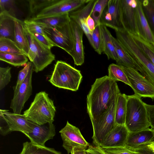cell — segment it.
<instances>
[{
  "mask_svg": "<svg viewBox=\"0 0 154 154\" xmlns=\"http://www.w3.org/2000/svg\"><path fill=\"white\" fill-rule=\"evenodd\" d=\"M133 149L136 154H154V152L147 146V144Z\"/></svg>",
  "mask_w": 154,
  "mask_h": 154,
  "instance_id": "7bdbcfd3",
  "label": "cell"
},
{
  "mask_svg": "<svg viewBox=\"0 0 154 154\" xmlns=\"http://www.w3.org/2000/svg\"><path fill=\"white\" fill-rule=\"evenodd\" d=\"M90 44L99 54L103 52V42L100 25L95 26L91 35L86 36Z\"/></svg>",
  "mask_w": 154,
  "mask_h": 154,
  "instance_id": "f546056e",
  "label": "cell"
},
{
  "mask_svg": "<svg viewBox=\"0 0 154 154\" xmlns=\"http://www.w3.org/2000/svg\"><path fill=\"white\" fill-rule=\"evenodd\" d=\"M24 28L29 44L28 57L33 65L34 71L37 73L51 64L55 60V56L51 49L39 42L25 26Z\"/></svg>",
  "mask_w": 154,
  "mask_h": 154,
  "instance_id": "5b68a950",
  "label": "cell"
},
{
  "mask_svg": "<svg viewBox=\"0 0 154 154\" xmlns=\"http://www.w3.org/2000/svg\"><path fill=\"white\" fill-rule=\"evenodd\" d=\"M116 100L100 116L91 121L93 131L92 139L94 146L100 147L108 134L116 125L115 109Z\"/></svg>",
  "mask_w": 154,
  "mask_h": 154,
  "instance_id": "8992f818",
  "label": "cell"
},
{
  "mask_svg": "<svg viewBox=\"0 0 154 154\" xmlns=\"http://www.w3.org/2000/svg\"><path fill=\"white\" fill-rule=\"evenodd\" d=\"M137 0H119L121 28L133 34H139L136 13Z\"/></svg>",
  "mask_w": 154,
  "mask_h": 154,
  "instance_id": "30bf717a",
  "label": "cell"
},
{
  "mask_svg": "<svg viewBox=\"0 0 154 154\" xmlns=\"http://www.w3.org/2000/svg\"><path fill=\"white\" fill-rule=\"evenodd\" d=\"M14 41L28 57L29 44L25 32L24 22L16 18L15 20Z\"/></svg>",
  "mask_w": 154,
  "mask_h": 154,
  "instance_id": "603a6c76",
  "label": "cell"
},
{
  "mask_svg": "<svg viewBox=\"0 0 154 154\" xmlns=\"http://www.w3.org/2000/svg\"><path fill=\"white\" fill-rule=\"evenodd\" d=\"M134 94L126 96L125 125L129 132L140 131L150 127L146 103Z\"/></svg>",
  "mask_w": 154,
  "mask_h": 154,
  "instance_id": "7a4b0ae2",
  "label": "cell"
},
{
  "mask_svg": "<svg viewBox=\"0 0 154 154\" xmlns=\"http://www.w3.org/2000/svg\"><path fill=\"white\" fill-rule=\"evenodd\" d=\"M109 1V0H97L90 15L94 21L95 26L100 24L102 14Z\"/></svg>",
  "mask_w": 154,
  "mask_h": 154,
  "instance_id": "d6a6232c",
  "label": "cell"
},
{
  "mask_svg": "<svg viewBox=\"0 0 154 154\" xmlns=\"http://www.w3.org/2000/svg\"><path fill=\"white\" fill-rule=\"evenodd\" d=\"M153 3H154V0H153Z\"/></svg>",
  "mask_w": 154,
  "mask_h": 154,
  "instance_id": "c3c4849f",
  "label": "cell"
},
{
  "mask_svg": "<svg viewBox=\"0 0 154 154\" xmlns=\"http://www.w3.org/2000/svg\"><path fill=\"white\" fill-rule=\"evenodd\" d=\"M69 22L60 27H44L43 30L50 40L57 47L63 49L71 56L73 41Z\"/></svg>",
  "mask_w": 154,
  "mask_h": 154,
  "instance_id": "9c48e42d",
  "label": "cell"
},
{
  "mask_svg": "<svg viewBox=\"0 0 154 154\" xmlns=\"http://www.w3.org/2000/svg\"><path fill=\"white\" fill-rule=\"evenodd\" d=\"M102 149L107 154H136L133 148L126 146Z\"/></svg>",
  "mask_w": 154,
  "mask_h": 154,
  "instance_id": "d590c367",
  "label": "cell"
},
{
  "mask_svg": "<svg viewBox=\"0 0 154 154\" xmlns=\"http://www.w3.org/2000/svg\"><path fill=\"white\" fill-rule=\"evenodd\" d=\"M129 133L125 125H116L108 134L100 147L103 149L125 146Z\"/></svg>",
  "mask_w": 154,
  "mask_h": 154,
  "instance_id": "9a60e30c",
  "label": "cell"
},
{
  "mask_svg": "<svg viewBox=\"0 0 154 154\" xmlns=\"http://www.w3.org/2000/svg\"><path fill=\"white\" fill-rule=\"evenodd\" d=\"M28 57L24 54H10L0 52V60L14 66L26 65Z\"/></svg>",
  "mask_w": 154,
  "mask_h": 154,
  "instance_id": "83f0119b",
  "label": "cell"
},
{
  "mask_svg": "<svg viewBox=\"0 0 154 154\" xmlns=\"http://www.w3.org/2000/svg\"><path fill=\"white\" fill-rule=\"evenodd\" d=\"M122 66L134 94L154 100V86L136 69Z\"/></svg>",
  "mask_w": 154,
  "mask_h": 154,
  "instance_id": "ba28073f",
  "label": "cell"
},
{
  "mask_svg": "<svg viewBox=\"0 0 154 154\" xmlns=\"http://www.w3.org/2000/svg\"><path fill=\"white\" fill-rule=\"evenodd\" d=\"M97 0L90 1L77 10L69 13L70 18L76 22L81 28L86 36L91 34L86 24V19L91 15Z\"/></svg>",
  "mask_w": 154,
  "mask_h": 154,
  "instance_id": "d6986e66",
  "label": "cell"
},
{
  "mask_svg": "<svg viewBox=\"0 0 154 154\" xmlns=\"http://www.w3.org/2000/svg\"><path fill=\"white\" fill-rule=\"evenodd\" d=\"M55 134V127L53 123L41 125L34 123L32 131L24 134L31 143L42 146H45L48 140L53 139Z\"/></svg>",
  "mask_w": 154,
  "mask_h": 154,
  "instance_id": "4fadbf2b",
  "label": "cell"
},
{
  "mask_svg": "<svg viewBox=\"0 0 154 154\" xmlns=\"http://www.w3.org/2000/svg\"><path fill=\"white\" fill-rule=\"evenodd\" d=\"M126 96L125 94L121 93L118 96L115 109L116 125H125L126 110Z\"/></svg>",
  "mask_w": 154,
  "mask_h": 154,
  "instance_id": "4316f807",
  "label": "cell"
},
{
  "mask_svg": "<svg viewBox=\"0 0 154 154\" xmlns=\"http://www.w3.org/2000/svg\"><path fill=\"white\" fill-rule=\"evenodd\" d=\"M86 22L87 26L91 35L95 29V24L94 20L90 15L87 17Z\"/></svg>",
  "mask_w": 154,
  "mask_h": 154,
  "instance_id": "f6af8a7d",
  "label": "cell"
},
{
  "mask_svg": "<svg viewBox=\"0 0 154 154\" xmlns=\"http://www.w3.org/2000/svg\"><path fill=\"white\" fill-rule=\"evenodd\" d=\"M33 71V64L26 79L18 88L14 91V96L11 102L10 107L15 113L21 114L25 103L32 94V76Z\"/></svg>",
  "mask_w": 154,
  "mask_h": 154,
  "instance_id": "7c38bea8",
  "label": "cell"
},
{
  "mask_svg": "<svg viewBox=\"0 0 154 154\" xmlns=\"http://www.w3.org/2000/svg\"><path fill=\"white\" fill-rule=\"evenodd\" d=\"M11 131H19L24 134L32 130L34 123L26 119L23 114H19L2 110Z\"/></svg>",
  "mask_w": 154,
  "mask_h": 154,
  "instance_id": "2e32d148",
  "label": "cell"
},
{
  "mask_svg": "<svg viewBox=\"0 0 154 154\" xmlns=\"http://www.w3.org/2000/svg\"><path fill=\"white\" fill-rule=\"evenodd\" d=\"M116 82L106 75L97 78L87 95V112L91 121L106 112L120 93Z\"/></svg>",
  "mask_w": 154,
  "mask_h": 154,
  "instance_id": "6da1fadb",
  "label": "cell"
},
{
  "mask_svg": "<svg viewBox=\"0 0 154 154\" xmlns=\"http://www.w3.org/2000/svg\"><path fill=\"white\" fill-rule=\"evenodd\" d=\"M100 27L103 38V52L106 55L108 59H112L117 63L118 57L111 39V34L106 26L100 25Z\"/></svg>",
  "mask_w": 154,
  "mask_h": 154,
  "instance_id": "cb8c5ba5",
  "label": "cell"
},
{
  "mask_svg": "<svg viewBox=\"0 0 154 154\" xmlns=\"http://www.w3.org/2000/svg\"><path fill=\"white\" fill-rule=\"evenodd\" d=\"M105 153H106V152H105ZM106 154H107V153H106Z\"/></svg>",
  "mask_w": 154,
  "mask_h": 154,
  "instance_id": "681fc988",
  "label": "cell"
},
{
  "mask_svg": "<svg viewBox=\"0 0 154 154\" xmlns=\"http://www.w3.org/2000/svg\"><path fill=\"white\" fill-rule=\"evenodd\" d=\"M23 22L25 27L30 32L36 33L47 36L44 32L43 27L38 23L29 19L26 20Z\"/></svg>",
  "mask_w": 154,
  "mask_h": 154,
  "instance_id": "8d00e7d4",
  "label": "cell"
},
{
  "mask_svg": "<svg viewBox=\"0 0 154 154\" xmlns=\"http://www.w3.org/2000/svg\"><path fill=\"white\" fill-rule=\"evenodd\" d=\"M136 13L139 34L154 45V33L152 31L144 13L141 0H137Z\"/></svg>",
  "mask_w": 154,
  "mask_h": 154,
  "instance_id": "ac0fdd59",
  "label": "cell"
},
{
  "mask_svg": "<svg viewBox=\"0 0 154 154\" xmlns=\"http://www.w3.org/2000/svg\"><path fill=\"white\" fill-rule=\"evenodd\" d=\"M69 23L73 41V47L71 56L75 65L81 66L84 63L85 60L83 43L84 32L79 25L71 19Z\"/></svg>",
  "mask_w": 154,
  "mask_h": 154,
  "instance_id": "5bb4252c",
  "label": "cell"
},
{
  "mask_svg": "<svg viewBox=\"0 0 154 154\" xmlns=\"http://www.w3.org/2000/svg\"><path fill=\"white\" fill-rule=\"evenodd\" d=\"M108 76L116 82L120 81L130 86L128 78L121 66L112 63L108 67Z\"/></svg>",
  "mask_w": 154,
  "mask_h": 154,
  "instance_id": "4dcf8cb0",
  "label": "cell"
},
{
  "mask_svg": "<svg viewBox=\"0 0 154 154\" xmlns=\"http://www.w3.org/2000/svg\"><path fill=\"white\" fill-rule=\"evenodd\" d=\"M154 140V130L148 128L140 131L129 132L125 146L132 148L146 144Z\"/></svg>",
  "mask_w": 154,
  "mask_h": 154,
  "instance_id": "ffe728a7",
  "label": "cell"
},
{
  "mask_svg": "<svg viewBox=\"0 0 154 154\" xmlns=\"http://www.w3.org/2000/svg\"><path fill=\"white\" fill-rule=\"evenodd\" d=\"M63 141V146L68 154L72 149L80 148L87 149L90 146L82 134L79 129L68 121L65 126L59 131Z\"/></svg>",
  "mask_w": 154,
  "mask_h": 154,
  "instance_id": "8fae6325",
  "label": "cell"
},
{
  "mask_svg": "<svg viewBox=\"0 0 154 154\" xmlns=\"http://www.w3.org/2000/svg\"><path fill=\"white\" fill-rule=\"evenodd\" d=\"M130 33L137 45L154 65V45L139 34Z\"/></svg>",
  "mask_w": 154,
  "mask_h": 154,
  "instance_id": "f1b7e54d",
  "label": "cell"
},
{
  "mask_svg": "<svg viewBox=\"0 0 154 154\" xmlns=\"http://www.w3.org/2000/svg\"><path fill=\"white\" fill-rule=\"evenodd\" d=\"M16 18L6 11L0 12V37L14 41Z\"/></svg>",
  "mask_w": 154,
  "mask_h": 154,
  "instance_id": "44dd1931",
  "label": "cell"
},
{
  "mask_svg": "<svg viewBox=\"0 0 154 154\" xmlns=\"http://www.w3.org/2000/svg\"><path fill=\"white\" fill-rule=\"evenodd\" d=\"M85 152L86 154H106L101 147L90 145Z\"/></svg>",
  "mask_w": 154,
  "mask_h": 154,
  "instance_id": "ee69618b",
  "label": "cell"
},
{
  "mask_svg": "<svg viewBox=\"0 0 154 154\" xmlns=\"http://www.w3.org/2000/svg\"><path fill=\"white\" fill-rule=\"evenodd\" d=\"M119 0H109L102 14L100 24H108L121 28Z\"/></svg>",
  "mask_w": 154,
  "mask_h": 154,
  "instance_id": "e0dca14e",
  "label": "cell"
},
{
  "mask_svg": "<svg viewBox=\"0 0 154 154\" xmlns=\"http://www.w3.org/2000/svg\"><path fill=\"white\" fill-rule=\"evenodd\" d=\"M31 62H28L24 67L19 72L16 85L14 88V91H16L26 77L30 69L33 65Z\"/></svg>",
  "mask_w": 154,
  "mask_h": 154,
  "instance_id": "74e56055",
  "label": "cell"
},
{
  "mask_svg": "<svg viewBox=\"0 0 154 154\" xmlns=\"http://www.w3.org/2000/svg\"><path fill=\"white\" fill-rule=\"evenodd\" d=\"M146 106L151 128L154 130V105L146 103Z\"/></svg>",
  "mask_w": 154,
  "mask_h": 154,
  "instance_id": "b9f144b4",
  "label": "cell"
},
{
  "mask_svg": "<svg viewBox=\"0 0 154 154\" xmlns=\"http://www.w3.org/2000/svg\"><path fill=\"white\" fill-rule=\"evenodd\" d=\"M141 1L145 16L151 26L154 33V4L153 0H141Z\"/></svg>",
  "mask_w": 154,
  "mask_h": 154,
  "instance_id": "836d02e7",
  "label": "cell"
},
{
  "mask_svg": "<svg viewBox=\"0 0 154 154\" xmlns=\"http://www.w3.org/2000/svg\"><path fill=\"white\" fill-rule=\"evenodd\" d=\"M85 149L80 148H74L72 149L71 154H86Z\"/></svg>",
  "mask_w": 154,
  "mask_h": 154,
  "instance_id": "bcb514c9",
  "label": "cell"
},
{
  "mask_svg": "<svg viewBox=\"0 0 154 154\" xmlns=\"http://www.w3.org/2000/svg\"><path fill=\"white\" fill-rule=\"evenodd\" d=\"M56 111L53 101L45 91L37 93L29 108L23 114L27 120L41 125L53 123Z\"/></svg>",
  "mask_w": 154,
  "mask_h": 154,
  "instance_id": "3957f363",
  "label": "cell"
},
{
  "mask_svg": "<svg viewBox=\"0 0 154 154\" xmlns=\"http://www.w3.org/2000/svg\"><path fill=\"white\" fill-rule=\"evenodd\" d=\"M0 52L25 54L15 42L2 37H0Z\"/></svg>",
  "mask_w": 154,
  "mask_h": 154,
  "instance_id": "1f68e13d",
  "label": "cell"
},
{
  "mask_svg": "<svg viewBox=\"0 0 154 154\" xmlns=\"http://www.w3.org/2000/svg\"><path fill=\"white\" fill-rule=\"evenodd\" d=\"M14 3V0H0V12L5 11L15 17L12 12L13 6Z\"/></svg>",
  "mask_w": 154,
  "mask_h": 154,
  "instance_id": "ab89813d",
  "label": "cell"
},
{
  "mask_svg": "<svg viewBox=\"0 0 154 154\" xmlns=\"http://www.w3.org/2000/svg\"><path fill=\"white\" fill-rule=\"evenodd\" d=\"M90 1V0H51L45 7L32 18L44 17L69 13L79 8Z\"/></svg>",
  "mask_w": 154,
  "mask_h": 154,
  "instance_id": "52a82bcc",
  "label": "cell"
},
{
  "mask_svg": "<svg viewBox=\"0 0 154 154\" xmlns=\"http://www.w3.org/2000/svg\"><path fill=\"white\" fill-rule=\"evenodd\" d=\"M80 71L66 62L57 61L49 81L59 88L76 91L82 82Z\"/></svg>",
  "mask_w": 154,
  "mask_h": 154,
  "instance_id": "277c9868",
  "label": "cell"
},
{
  "mask_svg": "<svg viewBox=\"0 0 154 154\" xmlns=\"http://www.w3.org/2000/svg\"><path fill=\"white\" fill-rule=\"evenodd\" d=\"M8 123L2 109L0 110V133L5 136L11 132Z\"/></svg>",
  "mask_w": 154,
  "mask_h": 154,
  "instance_id": "f35d334b",
  "label": "cell"
},
{
  "mask_svg": "<svg viewBox=\"0 0 154 154\" xmlns=\"http://www.w3.org/2000/svg\"><path fill=\"white\" fill-rule=\"evenodd\" d=\"M111 38L118 56V61L116 64L136 69V67L134 62L117 38L114 37L112 34Z\"/></svg>",
  "mask_w": 154,
  "mask_h": 154,
  "instance_id": "d4e9b609",
  "label": "cell"
},
{
  "mask_svg": "<svg viewBox=\"0 0 154 154\" xmlns=\"http://www.w3.org/2000/svg\"><path fill=\"white\" fill-rule=\"evenodd\" d=\"M19 154H63L54 148L35 145L31 142H26Z\"/></svg>",
  "mask_w": 154,
  "mask_h": 154,
  "instance_id": "484cf974",
  "label": "cell"
},
{
  "mask_svg": "<svg viewBox=\"0 0 154 154\" xmlns=\"http://www.w3.org/2000/svg\"><path fill=\"white\" fill-rule=\"evenodd\" d=\"M147 146L154 152V140L147 144Z\"/></svg>",
  "mask_w": 154,
  "mask_h": 154,
  "instance_id": "7dc6e473",
  "label": "cell"
},
{
  "mask_svg": "<svg viewBox=\"0 0 154 154\" xmlns=\"http://www.w3.org/2000/svg\"><path fill=\"white\" fill-rule=\"evenodd\" d=\"M11 67H0V90L1 91L9 83L11 78Z\"/></svg>",
  "mask_w": 154,
  "mask_h": 154,
  "instance_id": "e575fe53",
  "label": "cell"
},
{
  "mask_svg": "<svg viewBox=\"0 0 154 154\" xmlns=\"http://www.w3.org/2000/svg\"><path fill=\"white\" fill-rule=\"evenodd\" d=\"M29 32L39 42L49 48L51 49L54 46L57 47V46L50 40L47 37L36 33L30 32L29 31Z\"/></svg>",
  "mask_w": 154,
  "mask_h": 154,
  "instance_id": "60d3db41",
  "label": "cell"
},
{
  "mask_svg": "<svg viewBox=\"0 0 154 154\" xmlns=\"http://www.w3.org/2000/svg\"><path fill=\"white\" fill-rule=\"evenodd\" d=\"M30 20L44 27L56 28L69 23L70 18L69 13L60 15L41 18H32Z\"/></svg>",
  "mask_w": 154,
  "mask_h": 154,
  "instance_id": "7402d4cb",
  "label": "cell"
}]
</instances>
